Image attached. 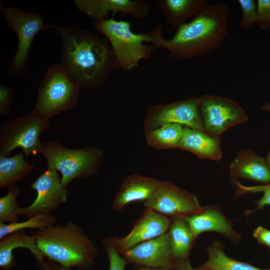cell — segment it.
I'll return each mask as SVG.
<instances>
[{"mask_svg":"<svg viewBox=\"0 0 270 270\" xmlns=\"http://www.w3.org/2000/svg\"><path fill=\"white\" fill-rule=\"evenodd\" d=\"M200 98L204 132L214 138L220 139L228 129L248 120L242 108L228 98L204 94Z\"/></svg>","mask_w":270,"mask_h":270,"instance_id":"10","label":"cell"},{"mask_svg":"<svg viewBox=\"0 0 270 270\" xmlns=\"http://www.w3.org/2000/svg\"><path fill=\"white\" fill-rule=\"evenodd\" d=\"M43 270H72V268H66L48 260H45L40 266Z\"/></svg>","mask_w":270,"mask_h":270,"instance_id":"34","label":"cell"},{"mask_svg":"<svg viewBox=\"0 0 270 270\" xmlns=\"http://www.w3.org/2000/svg\"><path fill=\"white\" fill-rule=\"evenodd\" d=\"M155 2L166 22L176 28L198 15L210 4L206 0H156Z\"/></svg>","mask_w":270,"mask_h":270,"instance_id":"21","label":"cell"},{"mask_svg":"<svg viewBox=\"0 0 270 270\" xmlns=\"http://www.w3.org/2000/svg\"><path fill=\"white\" fill-rule=\"evenodd\" d=\"M102 244L109 260L108 270H124L128 263L115 248L110 237L104 239Z\"/></svg>","mask_w":270,"mask_h":270,"instance_id":"30","label":"cell"},{"mask_svg":"<svg viewBox=\"0 0 270 270\" xmlns=\"http://www.w3.org/2000/svg\"><path fill=\"white\" fill-rule=\"evenodd\" d=\"M242 11V16L239 26L244 30H246L256 24L258 12L256 2L254 0H238Z\"/></svg>","mask_w":270,"mask_h":270,"instance_id":"29","label":"cell"},{"mask_svg":"<svg viewBox=\"0 0 270 270\" xmlns=\"http://www.w3.org/2000/svg\"><path fill=\"white\" fill-rule=\"evenodd\" d=\"M178 148L194 154L200 158L219 160L222 157L220 139L204 132L184 126Z\"/></svg>","mask_w":270,"mask_h":270,"instance_id":"20","label":"cell"},{"mask_svg":"<svg viewBox=\"0 0 270 270\" xmlns=\"http://www.w3.org/2000/svg\"><path fill=\"white\" fill-rule=\"evenodd\" d=\"M74 3L80 12L95 22L108 18L110 13L112 17L120 14L141 20L150 12L149 4L143 0H76Z\"/></svg>","mask_w":270,"mask_h":270,"instance_id":"15","label":"cell"},{"mask_svg":"<svg viewBox=\"0 0 270 270\" xmlns=\"http://www.w3.org/2000/svg\"><path fill=\"white\" fill-rule=\"evenodd\" d=\"M184 218L196 238L203 232H214L223 235L234 244L240 239L239 233L233 229L231 221L218 206H206L202 207L200 213Z\"/></svg>","mask_w":270,"mask_h":270,"instance_id":"16","label":"cell"},{"mask_svg":"<svg viewBox=\"0 0 270 270\" xmlns=\"http://www.w3.org/2000/svg\"><path fill=\"white\" fill-rule=\"evenodd\" d=\"M208 259L195 270H270L256 267L249 263L240 262L226 255L224 244L215 241L206 249Z\"/></svg>","mask_w":270,"mask_h":270,"instance_id":"23","label":"cell"},{"mask_svg":"<svg viewBox=\"0 0 270 270\" xmlns=\"http://www.w3.org/2000/svg\"><path fill=\"white\" fill-rule=\"evenodd\" d=\"M80 90L62 64L48 68L38 90L32 112L42 118L52 116L74 108Z\"/></svg>","mask_w":270,"mask_h":270,"instance_id":"6","label":"cell"},{"mask_svg":"<svg viewBox=\"0 0 270 270\" xmlns=\"http://www.w3.org/2000/svg\"><path fill=\"white\" fill-rule=\"evenodd\" d=\"M40 153L48 169L60 172L62 182L66 187L74 180L96 174L103 158L102 151L94 146L72 149L55 140L42 142Z\"/></svg>","mask_w":270,"mask_h":270,"instance_id":"5","label":"cell"},{"mask_svg":"<svg viewBox=\"0 0 270 270\" xmlns=\"http://www.w3.org/2000/svg\"><path fill=\"white\" fill-rule=\"evenodd\" d=\"M175 270H195L191 266L189 260L176 264L174 266Z\"/></svg>","mask_w":270,"mask_h":270,"instance_id":"35","label":"cell"},{"mask_svg":"<svg viewBox=\"0 0 270 270\" xmlns=\"http://www.w3.org/2000/svg\"><path fill=\"white\" fill-rule=\"evenodd\" d=\"M33 235L44 256L62 266L85 270L94 264L98 248L74 222L56 224L38 230Z\"/></svg>","mask_w":270,"mask_h":270,"instance_id":"3","label":"cell"},{"mask_svg":"<svg viewBox=\"0 0 270 270\" xmlns=\"http://www.w3.org/2000/svg\"><path fill=\"white\" fill-rule=\"evenodd\" d=\"M50 125V120L32 112L5 122L0 129V156H8L16 148L26 156L40 153V136Z\"/></svg>","mask_w":270,"mask_h":270,"instance_id":"8","label":"cell"},{"mask_svg":"<svg viewBox=\"0 0 270 270\" xmlns=\"http://www.w3.org/2000/svg\"><path fill=\"white\" fill-rule=\"evenodd\" d=\"M171 219L154 210L146 208L130 232L122 238L110 237L120 254L142 242L158 237L168 232Z\"/></svg>","mask_w":270,"mask_h":270,"instance_id":"13","label":"cell"},{"mask_svg":"<svg viewBox=\"0 0 270 270\" xmlns=\"http://www.w3.org/2000/svg\"><path fill=\"white\" fill-rule=\"evenodd\" d=\"M0 10L7 26L14 32L18 38L17 48L10 62L8 72L10 75L20 76L28 70V56L36 36L48 25L44 24V17L38 12L6 7L2 2Z\"/></svg>","mask_w":270,"mask_h":270,"instance_id":"7","label":"cell"},{"mask_svg":"<svg viewBox=\"0 0 270 270\" xmlns=\"http://www.w3.org/2000/svg\"><path fill=\"white\" fill-rule=\"evenodd\" d=\"M20 190L14 186L0 198V222L12 223L18 222V217L22 215V208L20 206L17 198Z\"/></svg>","mask_w":270,"mask_h":270,"instance_id":"27","label":"cell"},{"mask_svg":"<svg viewBox=\"0 0 270 270\" xmlns=\"http://www.w3.org/2000/svg\"><path fill=\"white\" fill-rule=\"evenodd\" d=\"M62 40V64L80 90L104 84L116 68V59L107 39L74 26L48 25Z\"/></svg>","mask_w":270,"mask_h":270,"instance_id":"2","label":"cell"},{"mask_svg":"<svg viewBox=\"0 0 270 270\" xmlns=\"http://www.w3.org/2000/svg\"><path fill=\"white\" fill-rule=\"evenodd\" d=\"M184 127L179 124H168L146 131L148 144L158 150L178 148Z\"/></svg>","mask_w":270,"mask_h":270,"instance_id":"25","label":"cell"},{"mask_svg":"<svg viewBox=\"0 0 270 270\" xmlns=\"http://www.w3.org/2000/svg\"><path fill=\"white\" fill-rule=\"evenodd\" d=\"M262 110L270 112V103H267L262 106Z\"/></svg>","mask_w":270,"mask_h":270,"instance_id":"37","label":"cell"},{"mask_svg":"<svg viewBox=\"0 0 270 270\" xmlns=\"http://www.w3.org/2000/svg\"><path fill=\"white\" fill-rule=\"evenodd\" d=\"M253 236L260 244L270 247V230L258 226L254 230Z\"/></svg>","mask_w":270,"mask_h":270,"instance_id":"33","label":"cell"},{"mask_svg":"<svg viewBox=\"0 0 270 270\" xmlns=\"http://www.w3.org/2000/svg\"><path fill=\"white\" fill-rule=\"evenodd\" d=\"M200 106V98L151 106L146 114L145 132L168 124H179L204 132Z\"/></svg>","mask_w":270,"mask_h":270,"instance_id":"9","label":"cell"},{"mask_svg":"<svg viewBox=\"0 0 270 270\" xmlns=\"http://www.w3.org/2000/svg\"><path fill=\"white\" fill-rule=\"evenodd\" d=\"M232 182L236 188L234 195L236 198H238L242 194L247 193H256L258 192L263 193L262 197L255 202L256 207L252 210H246L244 212L246 216H248L258 210L266 206H270V184L249 186H244L237 180L232 181Z\"/></svg>","mask_w":270,"mask_h":270,"instance_id":"28","label":"cell"},{"mask_svg":"<svg viewBox=\"0 0 270 270\" xmlns=\"http://www.w3.org/2000/svg\"><path fill=\"white\" fill-rule=\"evenodd\" d=\"M156 178L132 174L123 180L112 202V208L118 211L132 202L146 201L160 183Z\"/></svg>","mask_w":270,"mask_h":270,"instance_id":"18","label":"cell"},{"mask_svg":"<svg viewBox=\"0 0 270 270\" xmlns=\"http://www.w3.org/2000/svg\"><path fill=\"white\" fill-rule=\"evenodd\" d=\"M30 188L36 191L37 195L30 204L22 208V215L26 218L40 214L51 213L68 199L67 187L63 185L56 170L48 168L32 184Z\"/></svg>","mask_w":270,"mask_h":270,"instance_id":"12","label":"cell"},{"mask_svg":"<svg viewBox=\"0 0 270 270\" xmlns=\"http://www.w3.org/2000/svg\"><path fill=\"white\" fill-rule=\"evenodd\" d=\"M258 20L256 24L263 31L270 29V0H258Z\"/></svg>","mask_w":270,"mask_h":270,"instance_id":"31","label":"cell"},{"mask_svg":"<svg viewBox=\"0 0 270 270\" xmlns=\"http://www.w3.org/2000/svg\"><path fill=\"white\" fill-rule=\"evenodd\" d=\"M232 182L245 178L264 184H270V168L266 158L260 157L250 150L238 151L230 165Z\"/></svg>","mask_w":270,"mask_h":270,"instance_id":"17","label":"cell"},{"mask_svg":"<svg viewBox=\"0 0 270 270\" xmlns=\"http://www.w3.org/2000/svg\"><path fill=\"white\" fill-rule=\"evenodd\" d=\"M122 254L128 264L152 268H174L168 232L140 243Z\"/></svg>","mask_w":270,"mask_h":270,"instance_id":"14","label":"cell"},{"mask_svg":"<svg viewBox=\"0 0 270 270\" xmlns=\"http://www.w3.org/2000/svg\"><path fill=\"white\" fill-rule=\"evenodd\" d=\"M94 28L107 39L113 51L116 68L130 72L138 68L142 60L150 58L156 48L146 44L151 38L149 32L136 33L130 22L113 17L95 22Z\"/></svg>","mask_w":270,"mask_h":270,"instance_id":"4","label":"cell"},{"mask_svg":"<svg viewBox=\"0 0 270 270\" xmlns=\"http://www.w3.org/2000/svg\"><path fill=\"white\" fill-rule=\"evenodd\" d=\"M136 270H172V269L167 268H152L140 266H136Z\"/></svg>","mask_w":270,"mask_h":270,"instance_id":"36","label":"cell"},{"mask_svg":"<svg viewBox=\"0 0 270 270\" xmlns=\"http://www.w3.org/2000/svg\"><path fill=\"white\" fill-rule=\"evenodd\" d=\"M20 152L12 157L0 156V188H8L28 176L34 166L26 161Z\"/></svg>","mask_w":270,"mask_h":270,"instance_id":"24","label":"cell"},{"mask_svg":"<svg viewBox=\"0 0 270 270\" xmlns=\"http://www.w3.org/2000/svg\"><path fill=\"white\" fill-rule=\"evenodd\" d=\"M230 18V10L225 3L209 4L190 22L178 26L170 38L164 37L162 26H156L149 31L150 43L156 48L166 50L172 59L203 58L224 44L228 35Z\"/></svg>","mask_w":270,"mask_h":270,"instance_id":"1","label":"cell"},{"mask_svg":"<svg viewBox=\"0 0 270 270\" xmlns=\"http://www.w3.org/2000/svg\"><path fill=\"white\" fill-rule=\"evenodd\" d=\"M56 222V216L52 213L40 214L21 222H0V239L13 232L26 228L40 230L54 225Z\"/></svg>","mask_w":270,"mask_h":270,"instance_id":"26","label":"cell"},{"mask_svg":"<svg viewBox=\"0 0 270 270\" xmlns=\"http://www.w3.org/2000/svg\"><path fill=\"white\" fill-rule=\"evenodd\" d=\"M144 205L170 218H184L200 213L202 209L195 195L167 181L160 182Z\"/></svg>","mask_w":270,"mask_h":270,"instance_id":"11","label":"cell"},{"mask_svg":"<svg viewBox=\"0 0 270 270\" xmlns=\"http://www.w3.org/2000/svg\"><path fill=\"white\" fill-rule=\"evenodd\" d=\"M13 90L8 86L1 84L0 86V115L4 116L8 114L13 102Z\"/></svg>","mask_w":270,"mask_h":270,"instance_id":"32","label":"cell"},{"mask_svg":"<svg viewBox=\"0 0 270 270\" xmlns=\"http://www.w3.org/2000/svg\"><path fill=\"white\" fill-rule=\"evenodd\" d=\"M170 219V224L168 232L172 258L175 264L188 260L190 252L196 238L184 218Z\"/></svg>","mask_w":270,"mask_h":270,"instance_id":"22","label":"cell"},{"mask_svg":"<svg viewBox=\"0 0 270 270\" xmlns=\"http://www.w3.org/2000/svg\"><path fill=\"white\" fill-rule=\"evenodd\" d=\"M266 159L267 164L268 167L270 168V152H268Z\"/></svg>","mask_w":270,"mask_h":270,"instance_id":"38","label":"cell"},{"mask_svg":"<svg viewBox=\"0 0 270 270\" xmlns=\"http://www.w3.org/2000/svg\"><path fill=\"white\" fill-rule=\"evenodd\" d=\"M17 248L28 249L40 266L44 262V256L39 250L35 236L26 234L24 230L12 232L0 239V267L2 270H10L16 264L12 252Z\"/></svg>","mask_w":270,"mask_h":270,"instance_id":"19","label":"cell"}]
</instances>
